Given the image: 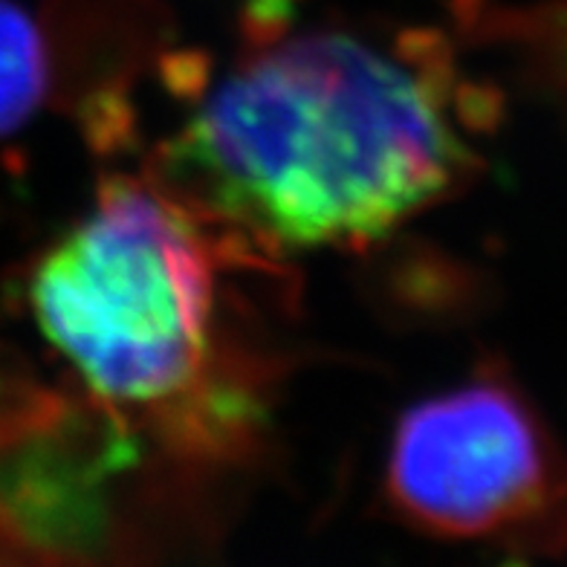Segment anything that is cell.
<instances>
[{"instance_id":"obj_1","label":"cell","mask_w":567,"mask_h":567,"mask_svg":"<svg viewBox=\"0 0 567 567\" xmlns=\"http://www.w3.org/2000/svg\"><path fill=\"white\" fill-rule=\"evenodd\" d=\"M437 93L359 38L313 32L229 75L168 142L197 209L278 247L380 238L466 174Z\"/></svg>"},{"instance_id":"obj_2","label":"cell","mask_w":567,"mask_h":567,"mask_svg":"<svg viewBox=\"0 0 567 567\" xmlns=\"http://www.w3.org/2000/svg\"><path fill=\"white\" fill-rule=\"evenodd\" d=\"M38 328L111 405L192 409L212 362L215 267L195 220L113 179L30 278Z\"/></svg>"},{"instance_id":"obj_3","label":"cell","mask_w":567,"mask_h":567,"mask_svg":"<svg viewBox=\"0 0 567 567\" xmlns=\"http://www.w3.org/2000/svg\"><path fill=\"white\" fill-rule=\"evenodd\" d=\"M220 527L102 396L0 377V567H220Z\"/></svg>"},{"instance_id":"obj_4","label":"cell","mask_w":567,"mask_h":567,"mask_svg":"<svg viewBox=\"0 0 567 567\" xmlns=\"http://www.w3.org/2000/svg\"><path fill=\"white\" fill-rule=\"evenodd\" d=\"M385 493L405 524L432 536L567 547V457L504 373L405 411Z\"/></svg>"},{"instance_id":"obj_5","label":"cell","mask_w":567,"mask_h":567,"mask_svg":"<svg viewBox=\"0 0 567 567\" xmlns=\"http://www.w3.org/2000/svg\"><path fill=\"white\" fill-rule=\"evenodd\" d=\"M50 68L35 21L12 0H0V136L12 134L44 102Z\"/></svg>"},{"instance_id":"obj_6","label":"cell","mask_w":567,"mask_h":567,"mask_svg":"<svg viewBox=\"0 0 567 567\" xmlns=\"http://www.w3.org/2000/svg\"><path fill=\"white\" fill-rule=\"evenodd\" d=\"M553 35H556V41H553L550 53L545 59V75L561 96H567V30L553 32Z\"/></svg>"}]
</instances>
